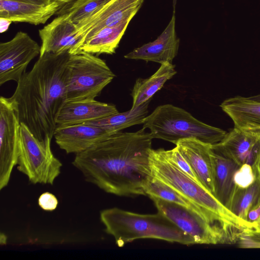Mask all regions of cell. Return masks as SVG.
Here are the masks:
<instances>
[{"label": "cell", "instance_id": "cell-1", "mask_svg": "<svg viewBox=\"0 0 260 260\" xmlns=\"http://www.w3.org/2000/svg\"><path fill=\"white\" fill-rule=\"evenodd\" d=\"M153 138L143 127L119 132L76 154L73 166L85 180L104 191L119 196L146 195L152 176L149 154Z\"/></svg>", "mask_w": 260, "mask_h": 260}, {"label": "cell", "instance_id": "cell-2", "mask_svg": "<svg viewBox=\"0 0 260 260\" xmlns=\"http://www.w3.org/2000/svg\"><path fill=\"white\" fill-rule=\"evenodd\" d=\"M70 54L45 53L25 72L8 98L20 123L40 141L51 140L66 102L67 64Z\"/></svg>", "mask_w": 260, "mask_h": 260}, {"label": "cell", "instance_id": "cell-3", "mask_svg": "<svg viewBox=\"0 0 260 260\" xmlns=\"http://www.w3.org/2000/svg\"><path fill=\"white\" fill-rule=\"evenodd\" d=\"M149 164L152 175L202 208L225 244L237 242L253 223L238 217L212 193L180 169L164 149H151Z\"/></svg>", "mask_w": 260, "mask_h": 260}, {"label": "cell", "instance_id": "cell-4", "mask_svg": "<svg viewBox=\"0 0 260 260\" xmlns=\"http://www.w3.org/2000/svg\"><path fill=\"white\" fill-rule=\"evenodd\" d=\"M105 232L118 247L143 238H153L184 245L195 244L193 239L162 214L136 213L114 207L100 212Z\"/></svg>", "mask_w": 260, "mask_h": 260}, {"label": "cell", "instance_id": "cell-5", "mask_svg": "<svg viewBox=\"0 0 260 260\" xmlns=\"http://www.w3.org/2000/svg\"><path fill=\"white\" fill-rule=\"evenodd\" d=\"M153 139L176 144L182 139L194 138L214 145L222 141L228 132L203 123L184 109L171 104L157 107L143 122Z\"/></svg>", "mask_w": 260, "mask_h": 260}, {"label": "cell", "instance_id": "cell-6", "mask_svg": "<svg viewBox=\"0 0 260 260\" xmlns=\"http://www.w3.org/2000/svg\"><path fill=\"white\" fill-rule=\"evenodd\" d=\"M67 71L66 102L94 100L115 77L105 60L82 51L70 54Z\"/></svg>", "mask_w": 260, "mask_h": 260}, {"label": "cell", "instance_id": "cell-7", "mask_svg": "<svg viewBox=\"0 0 260 260\" xmlns=\"http://www.w3.org/2000/svg\"><path fill=\"white\" fill-rule=\"evenodd\" d=\"M51 141L39 140L20 123L17 169L32 184L52 185L61 173L62 164L53 154Z\"/></svg>", "mask_w": 260, "mask_h": 260}, {"label": "cell", "instance_id": "cell-8", "mask_svg": "<svg viewBox=\"0 0 260 260\" xmlns=\"http://www.w3.org/2000/svg\"><path fill=\"white\" fill-rule=\"evenodd\" d=\"M41 46L27 33L19 31L0 44V85L19 81L29 62L40 54Z\"/></svg>", "mask_w": 260, "mask_h": 260}, {"label": "cell", "instance_id": "cell-9", "mask_svg": "<svg viewBox=\"0 0 260 260\" xmlns=\"http://www.w3.org/2000/svg\"><path fill=\"white\" fill-rule=\"evenodd\" d=\"M149 197L158 212L190 236L196 244H225L220 233L197 213L177 204L156 197Z\"/></svg>", "mask_w": 260, "mask_h": 260}, {"label": "cell", "instance_id": "cell-10", "mask_svg": "<svg viewBox=\"0 0 260 260\" xmlns=\"http://www.w3.org/2000/svg\"><path fill=\"white\" fill-rule=\"evenodd\" d=\"M20 122L8 98H0V189L8 184L17 165Z\"/></svg>", "mask_w": 260, "mask_h": 260}, {"label": "cell", "instance_id": "cell-11", "mask_svg": "<svg viewBox=\"0 0 260 260\" xmlns=\"http://www.w3.org/2000/svg\"><path fill=\"white\" fill-rule=\"evenodd\" d=\"M143 2L144 0H110L92 15L78 23L76 34L80 39V48L100 29L126 19L132 20Z\"/></svg>", "mask_w": 260, "mask_h": 260}, {"label": "cell", "instance_id": "cell-12", "mask_svg": "<svg viewBox=\"0 0 260 260\" xmlns=\"http://www.w3.org/2000/svg\"><path fill=\"white\" fill-rule=\"evenodd\" d=\"M76 25L68 14L55 17L49 23L39 30L41 40L40 56L45 53L74 54L80 52V39L76 34Z\"/></svg>", "mask_w": 260, "mask_h": 260}, {"label": "cell", "instance_id": "cell-13", "mask_svg": "<svg viewBox=\"0 0 260 260\" xmlns=\"http://www.w3.org/2000/svg\"><path fill=\"white\" fill-rule=\"evenodd\" d=\"M226 154L239 166L247 164L260 167V129L234 127L219 142Z\"/></svg>", "mask_w": 260, "mask_h": 260}, {"label": "cell", "instance_id": "cell-14", "mask_svg": "<svg viewBox=\"0 0 260 260\" xmlns=\"http://www.w3.org/2000/svg\"><path fill=\"white\" fill-rule=\"evenodd\" d=\"M176 17L173 12L172 17L161 34L152 42L136 48L124 55L126 59L143 60L162 64L172 63L176 56L180 44L175 28Z\"/></svg>", "mask_w": 260, "mask_h": 260}, {"label": "cell", "instance_id": "cell-15", "mask_svg": "<svg viewBox=\"0 0 260 260\" xmlns=\"http://www.w3.org/2000/svg\"><path fill=\"white\" fill-rule=\"evenodd\" d=\"M176 147L188 162L199 182L215 196L211 144L194 138L178 141Z\"/></svg>", "mask_w": 260, "mask_h": 260}, {"label": "cell", "instance_id": "cell-16", "mask_svg": "<svg viewBox=\"0 0 260 260\" xmlns=\"http://www.w3.org/2000/svg\"><path fill=\"white\" fill-rule=\"evenodd\" d=\"M99 126L87 123L56 127L54 137L57 145L67 153L83 152L110 135Z\"/></svg>", "mask_w": 260, "mask_h": 260}, {"label": "cell", "instance_id": "cell-17", "mask_svg": "<svg viewBox=\"0 0 260 260\" xmlns=\"http://www.w3.org/2000/svg\"><path fill=\"white\" fill-rule=\"evenodd\" d=\"M63 6L56 1L47 5H36L12 0H0V18L11 22L38 25L45 23Z\"/></svg>", "mask_w": 260, "mask_h": 260}, {"label": "cell", "instance_id": "cell-18", "mask_svg": "<svg viewBox=\"0 0 260 260\" xmlns=\"http://www.w3.org/2000/svg\"><path fill=\"white\" fill-rule=\"evenodd\" d=\"M118 112L114 105L95 100L83 102H66L57 116L56 127L94 121Z\"/></svg>", "mask_w": 260, "mask_h": 260}, {"label": "cell", "instance_id": "cell-19", "mask_svg": "<svg viewBox=\"0 0 260 260\" xmlns=\"http://www.w3.org/2000/svg\"><path fill=\"white\" fill-rule=\"evenodd\" d=\"M210 154L215 197L225 206L234 187V175L239 166L226 154L219 143L211 145Z\"/></svg>", "mask_w": 260, "mask_h": 260}, {"label": "cell", "instance_id": "cell-20", "mask_svg": "<svg viewBox=\"0 0 260 260\" xmlns=\"http://www.w3.org/2000/svg\"><path fill=\"white\" fill-rule=\"evenodd\" d=\"M220 107L232 119L234 127L244 130L260 129V102L236 96L225 100Z\"/></svg>", "mask_w": 260, "mask_h": 260}, {"label": "cell", "instance_id": "cell-21", "mask_svg": "<svg viewBox=\"0 0 260 260\" xmlns=\"http://www.w3.org/2000/svg\"><path fill=\"white\" fill-rule=\"evenodd\" d=\"M131 20L126 19L115 25L100 29L85 42L80 48V51L97 56L115 53Z\"/></svg>", "mask_w": 260, "mask_h": 260}, {"label": "cell", "instance_id": "cell-22", "mask_svg": "<svg viewBox=\"0 0 260 260\" xmlns=\"http://www.w3.org/2000/svg\"><path fill=\"white\" fill-rule=\"evenodd\" d=\"M176 73L174 65L165 62L161 64L157 71L149 78L138 79L132 92V108L151 100L154 94L162 88L166 81Z\"/></svg>", "mask_w": 260, "mask_h": 260}, {"label": "cell", "instance_id": "cell-23", "mask_svg": "<svg viewBox=\"0 0 260 260\" xmlns=\"http://www.w3.org/2000/svg\"><path fill=\"white\" fill-rule=\"evenodd\" d=\"M151 100L126 112H117L108 116L85 123L100 127L110 134L120 132L129 126L143 124L148 116Z\"/></svg>", "mask_w": 260, "mask_h": 260}, {"label": "cell", "instance_id": "cell-24", "mask_svg": "<svg viewBox=\"0 0 260 260\" xmlns=\"http://www.w3.org/2000/svg\"><path fill=\"white\" fill-rule=\"evenodd\" d=\"M259 202L260 170H258L255 181L249 186L242 188L234 185L225 206L235 215L247 220L249 210Z\"/></svg>", "mask_w": 260, "mask_h": 260}, {"label": "cell", "instance_id": "cell-25", "mask_svg": "<svg viewBox=\"0 0 260 260\" xmlns=\"http://www.w3.org/2000/svg\"><path fill=\"white\" fill-rule=\"evenodd\" d=\"M144 191L146 195H148L149 197H156L181 205L192 210L200 215L207 222L212 225L209 216L205 211L184 197L175 189L153 176L147 182L144 188Z\"/></svg>", "mask_w": 260, "mask_h": 260}, {"label": "cell", "instance_id": "cell-26", "mask_svg": "<svg viewBox=\"0 0 260 260\" xmlns=\"http://www.w3.org/2000/svg\"><path fill=\"white\" fill-rule=\"evenodd\" d=\"M109 1L79 0L62 6L56 14L67 13L72 22L76 25L98 11Z\"/></svg>", "mask_w": 260, "mask_h": 260}, {"label": "cell", "instance_id": "cell-27", "mask_svg": "<svg viewBox=\"0 0 260 260\" xmlns=\"http://www.w3.org/2000/svg\"><path fill=\"white\" fill-rule=\"evenodd\" d=\"M259 169H255L247 164L240 166L234 175V185L242 188L249 186L255 181Z\"/></svg>", "mask_w": 260, "mask_h": 260}, {"label": "cell", "instance_id": "cell-28", "mask_svg": "<svg viewBox=\"0 0 260 260\" xmlns=\"http://www.w3.org/2000/svg\"><path fill=\"white\" fill-rule=\"evenodd\" d=\"M166 152L169 157L180 169L198 183L201 184L198 181L188 162L180 153L176 147H175L171 150H166Z\"/></svg>", "mask_w": 260, "mask_h": 260}, {"label": "cell", "instance_id": "cell-29", "mask_svg": "<svg viewBox=\"0 0 260 260\" xmlns=\"http://www.w3.org/2000/svg\"><path fill=\"white\" fill-rule=\"evenodd\" d=\"M38 204L43 210L52 211L57 207L58 201L53 194L45 192L40 196L38 199Z\"/></svg>", "mask_w": 260, "mask_h": 260}, {"label": "cell", "instance_id": "cell-30", "mask_svg": "<svg viewBox=\"0 0 260 260\" xmlns=\"http://www.w3.org/2000/svg\"><path fill=\"white\" fill-rule=\"evenodd\" d=\"M260 217V202L248 212L247 220L252 223L256 221Z\"/></svg>", "mask_w": 260, "mask_h": 260}, {"label": "cell", "instance_id": "cell-31", "mask_svg": "<svg viewBox=\"0 0 260 260\" xmlns=\"http://www.w3.org/2000/svg\"><path fill=\"white\" fill-rule=\"evenodd\" d=\"M27 4L36 5H47L54 2L53 0H12Z\"/></svg>", "mask_w": 260, "mask_h": 260}, {"label": "cell", "instance_id": "cell-32", "mask_svg": "<svg viewBox=\"0 0 260 260\" xmlns=\"http://www.w3.org/2000/svg\"><path fill=\"white\" fill-rule=\"evenodd\" d=\"M12 22L8 19L1 18V33L6 31Z\"/></svg>", "mask_w": 260, "mask_h": 260}, {"label": "cell", "instance_id": "cell-33", "mask_svg": "<svg viewBox=\"0 0 260 260\" xmlns=\"http://www.w3.org/2000/svg\"><path fill=\"white\" fill-rule=\"evenodd\" d=\"M253 227L252 228L254 231L260 233V217L258 220L253 223Z\"/></svg>", "mask_w": 260, "mask_h": 260}, {"label": "cell", "instance_id": "cell-34", "mask_svg": "<svg viewBox=\"0 0 260 260\" xmlns=\"http://www.w3.org/2000/svg\"><path fill=\"white\" fill-rule=\"evenodd\" d=\"M53 1H56L60 2L63 4V5L71 4L72 3H73L74 2H76L79 0H53Z\"/></svg>", "mask_w": 260, "mask_h": 260}, {"label": "cell", "instance_id": "cell-35", "mask_svg": "<svg viewBox=\"0 0 260 260\" xmlns=\"http://www.w3.org/2000/svg\"><path fill=\"white\" fill-rule=\"evenodd\" d=\"M249 98L253 100L260 102V94L251 96Z\"/></svg>", "mask_w": 260, "mask_h": 260}, {"label": "cell", "instance_id": "cell-36", "mask_svg": "<svg viewBox=\"0 0 260 260\" xmlns=\"http://www.w3.org/2000/svg\"><path fill=\"white\" fill-rule=\"evenodd\" d=\"M173 12H175V7L177 3V0H172Z\"/></svg>", "mask_w": 260, "mask_h": 260}]
</instances>
